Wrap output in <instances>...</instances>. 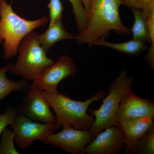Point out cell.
Instances as JSON below:
<instances>
[{
  "label": "cell",
  "mask_w": 154,
  "mask_h": 154,
  "mask_svg": "<svg viewBox=\"0 0 154 154\" xmlns=\"http://www.w3.org/2000/svg\"><path fill=\"white\" fill-rule=\"evenodd\" d=\"M121 5V0H91L88 25L75 36L77 43L89 45L98 39L104 38L111 30L130 35V30L122 23L119 15Z\"/></svg>",
  "instance_id": "1"
},
{
  "label": "cell",
  "mask_w": 154,
  "mask_h": 154,
  "mask_svg": "<svg viewBox=\"0 0 154 154\" xmlns=\"http://www.w3.org/2000/svg\"><path fill=\"white\" fill-rule=\"evenodd\" d=\"M42 91V90H41ZM55 113L56 130L71 126L76 129L89 130L94 121L92 114H88L89 106L104 98L107 93L99 91L85 101H76L60 94H49L42 91Z\"/></svg>",
  "instance_id": "2"
},
{
  "label": "cell",
  "mask_w": 154,
  "mask_h": 154,
  "mask_svg": "<svg viewBox=\"0 0 154 154\" xmlns=\"http://www.w3.org/2000/svg\"><path fill=\"white\" fill-rule=\"evenodd\" d=\"M49 21L46 16L36 20L24 19L16 14L7 0H0V44L2 45L3 57L10 60L18 54V48L28 33Z\"/></svg>",
  "instance_id": "3"
},
{
  "label": "cell",
  "mask_w": 154,
  "mask_h": 154,
  "mask_svg": "<svg viewBox=\"0 0 154 154\" xmlns=\"http://www.w3.org/2000/svg\"><path fill=\"white\" fill-rule=\"evenodd\" d=\"M134 80V76L128 75L126 70H122L110 84L100 107L90 110L95 118L90 129L94 137L107 128L117 125L116 114L120 101L124 94L132 89Z\"/></svg>",
  "instance_id": "4"
},
{
  "label": "cell",
  "mask_w": 154,
  "mask_h": 154,
  "mask_svg": "<svg viewBox=\"0 0 154 154\" xmlns=\"http://www.w3.org/2000/svg\"><path fill=\"white\" fill-rule=\"evenodd\" d=\"M38 33L32 31L23 38L18 48L19 57L10 71L11 74L19 75L24 79L33 81L45 69L54 63L48 57L38 42Z\"/></svg>",
  "instance_id": "5"
},
{
  "label": "cell",
  "mask_w": 154,
  "mask_h": 154,
  "mask_svg": "<svg viewBox=\"0 0 154 154\" xmlns=\"http://www.w3.org/2000/svg\"><path fill=\"white\" fill-rule=\"evenodd\" d=\"M10 126L15 131V143L20 149H26L33 142H45L46 138L55 133L54 123H43L31 120L18 113Z\"/></svg>",
  "instance_id": "6"
},
{
  "label": "cell",
  "mask_w": 154,
  "mask_h": 154,
  "mask_svg": "<svg viewBox=\"0 0 154 154\" xmlns=\"http://www.w3.org/2000/svg\"><path fill=\"white\" fill-rule=\"evenodd\" d=\"M17 110L18 113L31 120L43 123H54L55 116L49 102L35 84L30 85Z\"/></svg>",
  "instance_id": "7"
},
{
  "label": "cell",
  "mask_w": 154,
  "mask_h": 154,
  "mask_svg": "<svg viewBox=\"0 0 154 154\" xmlns=\"http://www.w3.org/2000/svg\"><path fill=\"white\" fill-rule=\"evenodd\" d=\"M94 137L90 129H76L66 126L59 132L48 136L44 143L57 147L68 153L85 154L86 147Z\"/></svg>",
  "instance_id": "8"
},
{
  "label": "cell",
  "mask_w": 154,
  "mask_h": 154,
  "mask_svg": "<svg viewBox=\"0 0 154 154\" xmlns=\"http://www.w3.org/2000/svg\"><path fill=\"white\" fill-rule=\"evenodd\" d=\"M77 67L72 59L66 55L61 56L57 61L45 69L33 83L42 91L49 93H58L57 87L63 80L75 75Z\"/></svg>",
  "instance_id": "9"
},
{
  "label": "cell",
  "mask_w": 154,
  "mask_h": 154,
  "mask_svg": "<svg viewBox=\"0 0 154 154\" xmlns=\"http://www.w3.org/2000/svg\"><path fill=\"white\" fill-rule=\"evenodd\" d=\"M154 116V102L141 98L132 92L128 91L122 98L119 107L116 120L119 122Z\"/></svg>",
  "instance_id": "10"
},
{
  "label": "cell",
  "mask_w": 154,
  "mask_h": 154,
  "mask_svg": "<svg viewBox=\"0 0 154 154\" xmlns=\"http://www.w3.org/2000/svg\"><path fill=\"white\" fill-rule=\"evenodd\" d=\"M124 145L117 126H111L96 135L86 147V154H118Z\"/></svg>",
  "instance_id": "11"
},
{
  "label": "cell",
  "mask_w": 154,
  "mask_h": 154,
  "mask_svg": "<svg viewBox=\"0 0 154 154\" xmlns=\"http://www.w3.org/2000/svg\"><path fill=\"white\" fill-rule=\"evenodd\" d=\"M154 126V116L117 122V126L124 145L129 148L144 136Z\"/></svg>",
  "instance_id": "12"
},
{
  "label": "cell",
  "mask_w": 154,
  "mask_h": 154,
  "mask_svg": "<svg viewBox=\"0 0 154 154\" xmlns=\"http://www.w3.org/2000/svg\"><path fill=\"white\" fill-rule=\"evenodd\" d=\"M75 38L73 35L66 30L63 23L62 18L50 22L47 30L38 36L39 44L47 53L58 42L64 39H75Z\"/></svg>",
  "instance_id": "13"
},
{
  "label": "cell",
  "mask_w": 154,
  "mask_h": 154,
  "mask_svg": "<svg viewBox=\"0 0 154 154\" xmlns=\"http://www.w3.org/2000/svg\"><path fill=\"white\" fill-rule=\"evenodd\" d=\"M146 43L144 42L133 39L125 42L113 43L106 41L105 38H100L89 45V46H102L110 48L122 53L137 56L139 55L141 52L147 49Z\"/></svg>",
  "instance_id": "14"
},
{
  "label": "cell",
  "mask_w": 154,
  "mask_h": 154,
  "mask_svg": "<svg viewBox=\"0 0 154 154\" xmlns=\"http://www.w3.org/2000/svg\"><path fill=\"white\" fill-rule=\"evenodd\" d=\"M13 65L10 63L0 68V101L14 91L25 93L30 85L27 80L14 82L7 78L6 73L10 72Z\"/></svg>",
  "instance_id": "15"
},
{
  "label": "cell",
  "mask_w": 154,
  "mask_h": 154,
  "mask_svg": "<svg viewBox=\"0 0 154 154\" xmlns=\"http://www.w3.org/2000/svg\"><path fill=\"white\" fill-rule=\"evenodd\" d=\"M134 16V23L131 29L132 39L149 42L147 18L142 10L131 9Z\"/></svg>",
  "instance_id": "16"
},
{
  "label": "cell",
  "mask_w": 154,
  "mask_h": 154,
  "mask_svg": "<svg viewBox=\"0 0 154 154\" xmlns=\"http://www.w3.org/2000/svg\"><path fill=\"white\" fill-rule=\"evenodd\" d=\"M127 154H154V126L144 136L132 146L126 149Z\"/></svg>",
  "instance_id": "17"
},
{
  "label": "cell",
  "mask_w": 154,
  "mask_h": 154,
  "mask_svg": "<svg viewBox=\"0 0 154 154\" xmlns=\"http://www.w3.org/2000/svg\"><path fill=\"white\" fill-rule=\"evenodd\" d=\"M147 18L149 43L151 46L145 56L146 61L152 69L154 68V4L142 10Z\"/></svg>",
  "instance_id": "18"
},
{
  "label": "cell",
  "mask_w": 154,
  "mask_h": 154,
  "mask_svg": "<svg viewBox=\"0 0 154 154\" xmlns=\"http://www.w3.org/2000/svg\"><path fill=\"white\" fill-rule=\"evenodd\" d=\"M0 143V154H19L15 148L16 133L13 130L6 128L2 134Z\"/></svg>",
  "instance_id": "19"
},
{
  "label": "cell",
  "mask_w": 154,
  "mask_h": 154,
  "mask_svg": "<svg viewBox=\"0 0 154 154\" xmlns=\"http://www.w3.org/2000/svg\"><path fill=\"white\" fill-rule=\"evenodd\" d=\"M72 7L77 28L79 32L85 30L88 25V19L81 0H69Z\"/></svg>",
  "instance_id": "20"
},
{
  "label": "cell",
  "mask_w": 154,
  "mask_h": 154,
  "mask_svg": "<svg viewBox=\"0 0 154 154\" xmlns=\"http://www.w3.org/2000/svg\"><path fill=\"white\" fill-rule=\"evenodd\" d=\"M48 7L49 10V23L62 18L64 8L60 0H50Z\"/></svg>",
  "instance_id": "21"
},
{
  "label": "cell",
  "mask_w": 154,
  "mask_h": 154,
  "mask_svg": "<svg viewBox=\"0 0 154 154\" xmlns=\"http://www.w3.org/2000/svg\"><path fill=\"white\" fill-rule=\"evenodd\" d=\"M18 113L17 108L10 107L5 113L0 114V135L7 127L11 125Z\"/></svg>",
  "instance_id": "22"
},
{
  "label": "cell",
  "mask_w": 154,
  "mask_h": 154,
  "mask_svg": "<svg viewBox=\"0 0 154 154\" xmlns=\"http://www.w3.org/2000/svg\"><path fill=\"white\" fill-rule=\"evenodd\" d=\"M122 4L131 9L143 10L154 4V0H121Z\"/></svg>",
  "instance_id": "23"
},
{
  "label": "cell",
  "mask_w": 154,
  "mask_h": 154,
  "mask_svg": "<svg viewBox=\"0 0 154 154\" xmlns=\"http://www.w3.org/2000/svg\"><path fill=\"white\" fill-rule=\"evenodd\" d=\"M85 11L86 14L88 19L90 9H91V0H81Z\"/></svg>",
  "instance_id": "24"
}]
</instances>
